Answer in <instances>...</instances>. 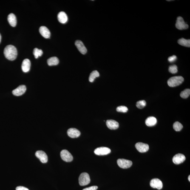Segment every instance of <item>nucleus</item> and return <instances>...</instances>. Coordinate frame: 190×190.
I'll return each instance as SVG.
<instances>
[{
  "mask_svg": "<svg viewBox=\"0 0 190 190\" xmlns=\"http://www.w3.org/2000/svg\"><path fill=\"white\" fill-rule=\"evenodd\" d=\"M4 53L5 58L7 59L13 61L16 59L17 56V51L15 46L9 45L5 48Z\"/></svg>",
  "mask_w": 190,
  "mask_h": 190,
  "instance_id": "f257e3e1",
  "label": "nucleus"
},
{
  "mask_svg": "<svg viewBox=\"0 0 190 190\" xmlns=\"http://www.w3.org/2000/svg\"><path fill=\"white\" fill-rule=\"evenodd\" d=\"M184 81V78L181 76L171 77L168 80V86L171 87H174L180 85Z\"/></svg>",
  "mask_w": 190,
  "mask_h": 190,
  "instance_id": "f03ea898",
  "label": "nucleus"
},
{
  "mask_svg": "<svg viewBox=\"0 0 190 190\" xmlns=\"http://www.w3.org/2000/svg\"><path fill=\"white\" fill-rule=\"evenodd\" d=\"M79 185L85 186L90 183L91 180L89 174L87 173H83L80 174L79 178Z\"/></svg>",
  "mask_w": 190,
  "mask_h": 190,
  "instance_id": "7ed1b4c3",
  "label": "nucleus"
},
{
  "mask_svg": "<svg viewBox=\"0 0 190 190\" xmlns=\"http://www.w3.org/2000/svg\"><path fill=\"white\" fill-rule=\"evenodd\" d=\"M175 26L177 29L180 30H185L189 27L188 25L185 22L183 18L180 16L177 18Z\"/></svg>",
  "mask_w": 190,
  "mask_h": 190,
  "instance_id": "20e7f679",
  "label": "nucleus"
},
{
  "mask_svg": "<svg viewBox=\"0 0 190 190\" xmlns=\"http://www.w3.org/2000/svg\"><path fill=\"white\" fill-rule=\"evenodd\" d=\"M117 164L120 167L123 169H127L132 166V162L130 160L124 159H119L117 160Z\"/></svg>",
  "mask_w": 190,
  "mask_h": 190,
  "instance_id": "39448f33",
  "label": "nucleus"
},
{
  "mask_svg": "<svg viewBox=\"0 0 190 190\" xmlns=\"http://www.w3.org/2000/svg\"><path fill=\"white\" fill-rule=\"evenodd\" d=\"M60 156L62 160L66 162H72L73 160L72 154L66 150H63L60 153Z\"/></svg>",
  "mask_w": 190,
  "mask_h": 190,
  "instance_id": "423d86ee",
  "label": "nucleus"
},
{
  "mask_svg": "<svg viewBox=\"0 0 190 190\" xmlns=\"http://www.w3.org/2000/svg\"><path fill=\"white\" fill-rule=\"evenodd\" d=\"M111 152L110 149L106 147H101L97 148L94 151L95 154L99 156L107 155L110 153Z\"/></svg>",
  "mask_w": 190,
  "mask_h": 190,
  "instance_id": "0eeeda50",
  "label": "nucleus"
},
{
  "mask_svg": "<svg viewBox=\"0 0 190 190\" xmlns=\"http://www.w3.org/2000/svg\"><path fill=\"white\" fill-rule=\"evenodd\" d=\"M35 155L42 163L47 162L48 158L47 154L44 151L41 150L37 151Z\"/></svg>",
  "mask_w": 190,
  "mask_h": 190,
  "instance_id": "6e6552de",
  "label": "nucleus"
},
{
  "mask_svg": "<svg viewBox=\"0 0 190 190\" xmlns=\"http://www.w3.org/2000/svg\"><path fill=\"white\" fill-rule=\"evenodd\" d=\"M135 147L139 152L143 153L147 152L149 149V146L146 144L138 142L136 144Z\"/></svg>",
  "mask_w": 190,
  "mask_h": 190,
  "instance_id": "1a4fd4ad",
  "label": "nucleus"
},
{
  "mask_svg": "<svg viewBox=\"0 0 190 190\" xmlns=\"http://www.w3.org/2000/svg\"><path fill=\"white\" fill-rule=\"evenodd\" d=\"M150 185L152 188L159 190L162 189L163 187L162 182L158 179H152L150 182Z\"/></svg>",
  "mask_w": 190,
  "mask_h": 190,
  "instance_id": "9d476101",
  "label": "nucleus"
},
{
  "mask_svg": "<svg viewBox=\"0 0 190 190\" xmlns=\"http://www.w3.org/2000/svg\"><path fill=\"white\" fill-rule=\"evenodd\" d=\"M75 45L80 53L83 55L87 53V49L81 41L77 40L75 42Z\"/></svg>",
  "mask_w": 190,
  "mask_h": 190,
  "instance_id": "9b49d317",
  "label": "nucleus"
},
{
  "mask_svg": "<svg viewBox=\"0 0 190 190\" xmlns=\"http://www.w3.org/2000/svg\"><path fill=\"white\" fill-rule=\"evenodd\" d=\"M26 91V86L24 85H21L12 91V94L16 96H19L25 93Z\"/></svg>",
  "mask_w": 190,
  "mask_h": 190,
  "instance_id": "f8f14e48",
  "label": "nucleus"
},
{
  "mask_svg": "<svg viewBox=\"0 0 190 190\" xmlns=\"http://www.w3.org/2000/svg\"><path fill=\"white\" fill-rule=\"evenodd\" d=\"M186 160V157L183 154H178L174 156L173 158V161L176 164H179L183 163Z\"/></svg>",
  "mask_w": 190,
  "mask_h": 190,
  "instance_id": "ddd939ff",
  "label": "nucleus"
},
{
  "mask_svg": "<svg viewBox=\"0 0 190 190\" xmlns=\"http://www.w3.org/2000/svg\"><path fill=\"white\" fill-rule=\"evenodd\" d=\"M67 134L69 137L72 138H77L81 135V133L78 130L75 128H70L68 130Z\"/></svg>",
  "mask_w": 190,
  "mask_h": 190,
  "instance_id": "4468645a",
  "label": "nucleus"
},
{
  "mask_svg": "<svg viewBox=\"0 0 190 190\" xmlns=\"http://www.w3.org/2000/svg\"><path fill=\"white\" fill-rule=\"evenodd\" d=\"M40 33L43 37L46 38H50V32L48 28L45 26H42L39 29Z\"/></svg>",
  "mask_w": 190,
  "mask_h": 190,
  "instance_id": "2eb2a0df",
  "label": "nucleus"
},
{
  "mask_svg": "<svg viewBox=\"0 0 190 190\" xmlns=\"http://www.w3.org/2000/svg\"><path fill=\"white\" fill-rule=\"evenodd\" d=\"M107 127L111 130H116L119 128V124L118 122L113 120H108L106 121Z\"/></svg>",
  "mask_w": 190,
  "mask_h": 190,
  "instance_id": "dca6fc26",
  "label": "nucleus"
},
{
  "mask_svg": "<svg viewBox=\"0 0 190 190\" xmlns=\"http://www.w3.org/2000/svg\"><path fill=\"white\" fill-rule=\"evenodd\" d=\"M31 62L28 59H24L21 65V69L25 73L28 72L30 70Z\"/></svg>",
  "mask_w": 190,
  "mask_h": 190,
  "instance_id": "f3484780",
  "label": "nucleus"
},
{
  "mask_svg": "<svg viewBox=\"0 0 190 190\" xmlns=\"http://www.w3.org/2000/svg\"><path fill=\"white\" fill-rule=\"evenodd\" d=\"M58 21L62 24L66 23L68 21V18L67 15L63 11L60 12L58 13Z\"/></svg>",
  "mask_w": 190,
  "mask_h": 190,
  "instance_id": "a211bd4d",
  "label": "nucleus"
},
{
  "mask_svg": "<svg viewBox=\"0 0 190 190\" xmlns=\"http://www.w3.org/2000/svg\"><path fill=\"white\" fill-rule=\"evenodd\" d=\"M7 20L9 24L12 27H15L16 26L17 19L16 16L14 14L10 13L7 17Z\"/></svg>",
  "mask_w": 190,
  "mask_h": 190,
  "instance_id": "6ab92c4d",
  "label": "nucleus"
},
{
  "mask_svg": "<svg viewBox=\"0 0 190 190\" xmlns=\"http://www.w3.org/2000/svg\"><path fill=\"white\" fill-rule=\"evenodd\" d=\"M157 123L156 118L154 117H148L146 121V125L148 126H155Z\"/></svg>",
  "mask_w": 190,
  "mask_h": 190,
  "instance_id": "aec40b11",
  "label": "nucleus"
},
{
  "mask_svg": "<svg viewBox=\"0 0 190 190\" xmlns=\"http://www.w3.org/2000/svg\"><path fill=\"white\" fill-rule=\"evenodd\" d=\"M59 62V60L56 57H51L47 60L48 64L49 66L57 65Z\"/></svg>",
  "mask_w": 190,
  "mask_h": 190,
  "instance_id": "412c9836",
  "label": "nucleus"
},
{
  "mask_svg": "<svg viewBox=\"0 0 190 190\" xmlns=\"http://www.w3.org/2000/svg\"><path fill=\"white\" fill-rule=\"evenodd\" d=\"M178 44L180 45L184 46V47H190V40H186L184 38H181L179 40Z\"/></svg>",
  "mask_w": 190,
  "mask_h": 190,
  "instance_id": "4be33fe9",
  "label": "nucleus"
},
{
  "mask_svg": "<svg viewBox=\"0 0 190 190\" xmlns=\"http://www.w3.org/2000/svg\"><path fill=\"white\" fill-rule=\"evenodd\" d=\"M100 76L99 73L98 71L94 70L89 75V80L91 83L93 82L95 79L97 77H99Z\"/></svg>",
  "mask_w": 190,
  "mask_h": 190,
  "instance_id": "5701e85b",
  "label": "nucleus"
},
{
  "mask_svg": "<svg viewBox=\"0 0 190 190\" xmlns=\"http://www.w3.org/2000/svg\"><path fill=\"white\" fill-rule=\"evenodd\" d=\"M190 95V89H185L180 93V96L181 98L186 99L189 97Z\"/></svg>",
  "mask_w": 190,
  "mask_h": 190,
  "instance_id": "b1692460",
  "label": "nucleus"
},
{
  "mask_svg": "<svg viewBox=\"0 0 190 190\" xmlns=\"http://www.w3.org/2000/svg\"><path fill=\"white\" fill-rule=\"evenodd\" d=\"M43 52L41 49H39L37 48H35L33 50V54L34 55L35 58H38V57L41 56L43 54Z\"/></svg>",
  "mask_w": 190,
  "mask_h": 190,
  "instance_id": "393cba45",
  "label": "nucleus"
},
{
  "mask_svg": "<svg viewBox=\"0 0 190 190\" xmlns=\"http://www.w3.org/2000/svg\"><path fill=\"white\" fill-rule=\"evenodd\" d=\"M183 126L181 123L178 122H176L173 124V128L175 130L179 131L181 130Z\"/></svg>",
  "mask_w": 190,
  "mask_h": 190,
  "instance_id": "a878e982",
  "label": "nucleus"
},
{
  "mask_svg": "<svg viewBox=\"0 0 190 190\" xmlns=\"http://www.w3.org/2000/svg\"><path fill=\"white\" fill-rule=\"evenodd\" d=\"M146 103L145 100H142L137 102L136 105L139 109H142L146 106Z\"/></svg>",
  "mask_w": 190,
  "mask_h": 190,
  "instance_id": "bb28decb",
  "label": "nucleus"
},
{
  "mask_svg": "<svg viewBox=\"0 0 190 190\" xmlns=\"http://www.w3.org/2000/svg\"><path fill=\"white\" fill-rule=\"evenodd\" d=\"M169 71L172 74L177 73L178 71L177 66L176 65L170 66L169 68Z\"/></svg>",
  "mask_w": 190,
  "mask_h": 190,
  "instance_id": "cd10ccee",
  "label": "nucleus"
},
{
  "mask_svg": "<svg viewBox=\"0 0 190 190\" xmlns=\"http://www.w3.org/2000/svg\"><path fill=\"white\" fill-rule=\"evenodd\" d=\"M116 110L118 112L126 113L128 111V109L126 106H121L117 107Z\"/></svg>",
  "mask_w": 190,
  "mask_h": 190,
  "instance_id": "c85d7f7f",
  "label": "nucleus"
},
{
  "mask_svg": "<svg viewBox=\"0 0 190 190\" xmlns=\"http://www.w3.org/2000/svg\"><path fill=\"white\" fill-rule=\"evenodd\" d=\"M177 59V56H176L174 55L172 56L169 57L168 58V61L170 62H173L175 61Z\"/></svg>",
  "mask_w": 190,
  "mask_h": 190,
  "instance_id": "c756f323",
  "label": "nucleus"
},
{
  "mask_svg": "<svg viewBox=\"0 0 190 190\" xmlns=\"http://www.w3.org/2000/svg\"><path fill=\"white\" fill-rule=\"evenodd\" d=\"M98 188V187L97 186H93L85 188L83 190H97Z\"/></svg>",
  "mask_w": 190,
  "mask_h": 190,
  "instance_id": "7c9ffc66",
  "label": "nucleus"
},
{
  "mask_svg": "<svg viewBox=\"0 0 190 190\" xmlns=\"http://www.w3.org/2000/svg\"><path fill=\"white\" fill-rule=\"evenodd\" d=\"M16 190H29L27 188L23 186H18L17 187Z\"/></svg>",
  "mask_w": 190,
  "mask_h": 190,
  "instance_id": "2f4dec72",
  "label": "nucleus"
},
{
  "mask_svg": "<svg viewBox=\"0 0 190 190\" xmlns=\"http://www.w3.org/2000/svg\"><path fill=\"white\" fill-rule=\"evenodd\" d=\"M1 34H0V43H1Z\"/></svg>",
  "mask_w": 190,
  "mask_h": 190,
  "instance_id": "473e14b6",
  "label": "nucleus"
},
{
  "mask_svg": "<svg viewBox=\"0 0 190 190\" xmlns=\"http://www.w3.org/2000/svg\"><path fill=\"white\" fill-rule=\"evenodd\" d=\"M190 176L189 175V177H188V180H189V182L190 181Z\"/></svg>",
  "mask_w": 190,
  "mask_h": 190,
  "instance_id": "72a5a7b5",
  "label": "nucleus"
}]
</instances>
